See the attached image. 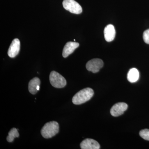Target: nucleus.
<instances>
[{"instance_id": "1a4fd4ad", "label": "nucleus", "mask_w": 149, "mask_h": 149, "mask_svg": "<svg viewBox=\"0 0 149 149\" xmlns=\"http://www.w3.org/2000/svg\"><path fill=\"white\" fill-rule=\"evenodd\" d=\"M80 148L82 149H99L100 145L97 141L92 139H85L80 143Z\"/></svg>"}, {"instance_id": "f03ea898", "label": "nucleus", "mask_w": 149, "mask_h": 149, "mask_svg": "<svg viewBox=\"0 0 149 149\" xmlns=\"http://www.w3.org/2000/svg\"><path fill=\"white\" fill-rule=\"evenodd\" d=\"M58 132V123L53 121L46 123L42 128L41 133L45 139H49L55 136Z\"/></svg>"}, {"instance_id": "ddd939ff", "label": "nucleus", "mask_w": 149, "mask_h": 149, "mask_svg": "<svg viewBox=\"0 0 149 149\" xmlns=\"http://www.w3.org/2000/svg\"><path fill=\"white\" fill-rule=\"evenodd\" d=\"M19 136L18 132V129L16 128H13L8 133V136L7 137V141L11 143L13 142L15 138H17Z\"/></svg>"}, {"instance_id": "2eb2a0df", "label": "nucleus", "mask_w": 149, "mask_h": 149, "mask_svg": "<svg viewBox=\"0 0 149 149\" xmlns=\"http://www.w3.org/2000/svg\"><path fill=\"white\" fill-rule=\"evenodd\" d=\"M143 39L145 43L149 44V29L144 31L143 34Z\"/></svg>"}, {"instance_id": "4468645a", "label": "nucleus", "mask_w": 149, "mask_h": 149, "mask_svg": "<svg viewBox=\"0 0 149 149\" xmlns=\"http://www.w3.org/2000/svg\"><path fill=\"white\" fill-rule=\"evenodd\" d=\"M139 134L141 138L144 140L149 141V129H145L141 130Z\"/></svg>"}, {"instance_id": "39448f33", "label": "nucleus", "mask_w": 149, "mask_h": 149, "mask_svg": "<svg viewBox=\"0 0 149 149\" xmlns=\"http://www.w3.org/2000/svg\"><path fill=\"white\" fill-rule=\"evenodd\" d=\"M104 63L100 59L94 58L89 61L86 65V67L88 71L93 73H96L100 71L103 67Z\"/></svg>"}, {"instance_id": "9b49d317", "label": "nucleus", "mask_w": 149, "mask_h": 149, "mask_svg": "<svg viewBox=\"0 0 149 149\" xmlns=\"http://www.w3.org/2000/svg\"><path fill=\"white\" fill-rule=\"evenodd\" d=\"M40 79L38 77H34L32 80H30L28 86V89L30 93L33 95H35L38 92L37 90V86L40 85Z\"/></svg>"}, {"instance_id": "20e7f679", "label": "nucleus", "mask_w": 149, "mask_h": 149, "mask_svg": "<svg viewBox=\"0 0 149 149\" xmlns=\"http://www.w3.org/2000/svg\"><path fill=\"white\" fill-rule=\"evenodd\" d=\"M63 6L66 10L72 13L79 14L83 11L82 7L74 0H64Z\"/></svg>"}, {"instance_id": "0eeeda50", "label": "nucleus", "mask_w": 149, "mask_h": 149, "mask_svg": "<svg viewBox=\"0 0 149 149\" xmlns=\"http://www.w3.org/2000/svg\"><path fill=\"white\" fill-rule=\"evenodd\" d=\"M20 47V43L19 40L17 38L14 39L8 49V54L9 56L12 58L15 57L19 52Z\"/></svg>"}, {"instance_id": "9d476101", "label": "nucleus", "mask_w": 149, "mask_h": 149, "mask_svg": "<svg viewBox=\"0 0 149 149\" xmlns=\"http://www.w3.org/2000/svg\"><path fill=\"white\" fill-rule=\"evenodd\" d=\"M115 35V29L112 24H108L105 27L104 29V36L107 42H111L112 41L114 40Z\"/></svg>"}, {"instance_id": "6e6552de", "label": "nucleus", "mask_w": 149, "mask_h": 149, "mask_svg": "<svg viewBox=\"0 0 149 149\" xmlns=\"http://www.w3.org/2000/svg\"><path fill=\"white\" fill-rule=\"evenodd\" d=\"M79 44L75 42H69L65 44L63 50L62 55L64 58H66L74 52V50L78 47Z\"/></svg>"}, {"instance_id": "423d86ee", "label": "nucleus", "mask_w": 149, "mask_h": 149, "mask_svg": "<svg viewBox=\"0 0 149 149\" xmlns=\"http://www.w3.org/2000/svg\"><path fill=\"white\" fill-rule=\"evenodd\" d=\"M128 106L124 102H119L115 104L111 109L110 113L112 116L117 117L123 114L128 109Z\"/></svg>"}, {"instance_id": "f8f14e48", "label": "nucleus", "mask_w": 149, "mask_h": 149, "mask_svg": "<svg viewBox=\"0 0 149 149\" xmlns=\"http://www.w3.org/2000/svg\"><path fill=\"white\" fill-rule=\"evenodd\" d=\"M139 71L136 68H131L128 71L127 79L130 83H134L137 82L139 80Z\"/></svg>"}, {"instance_id": "7ed1b4c3", "label": "nucleus", "mask_w": 149, "mask_h": 149, "mask_svg": "<svg viewBox=\"0 0 149 149\" xmlns=\"http://www.w3.org/2000/svg\"><path fill=\"white\" fill-rule=\"evenodd\" d=\"M49 80L51 85L56 88H64L66 85L65 78L58 72L55 71L51 72Z\"/></svg>"}, {"instance_id": "f257e3e1", "label": "nucleus", "mask_w": 149, "mask_h": 149, "mask_svg": "<svg viewBox=\"0 0 149 149\" xmlns=\"http://www.w3.org/2000/svg\"><path fill=\"white\" fill-rule=\"evenodd\" d=\"M94 91L91 88H86L76 93L72 99V102L76 105L86 102L92 98L94 95Z\"/></svg>"}]
</instances>
